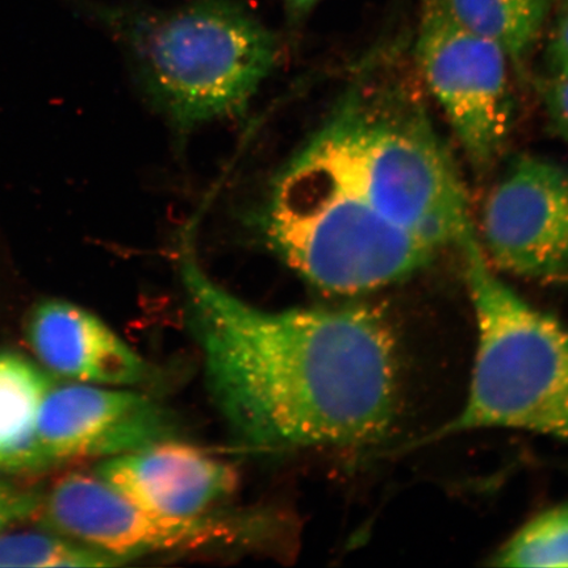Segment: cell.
<instances>
[{
	"mask_svg": "<svg viewBox=\"0 0 568 568\" xmlns=\"http://www.w3.org/2000/svg\"><path fill=\"white\" fill-rule=\"evenodd\" d=\"M181 251L190 329L215 406L266 450L361 447L393 430L402 365L388 317L366 304L267 311L213 282Z\"/></svg>",
	"mask_w": 568,
	"mask_h": 568,
	"instance_id": "obj_1",
	"label": "cell"
},
{
	"mask_svg": "<svg viewBox=\"0 0 568 568\" xmlns=\"http://www.w3.org/2000/svg\"><path fill=\"white\" fill-rule=\"evenodd\" d=\"M278 175L364 204L439 252L475 231L456 163L400 84L359 78Z\"/></svg>",
	"mask_w": 568,
	"mask_h": 568,
	"instance_id": "obj_2",
	"label": "cell"
},
{
	"mask_svg": "<svg viewBox=\"0 0 568 568\" xmlns=\"http://www.w3.org/2000/svg\"><path fill=\"white\" fill-rule=\"evenodd\" d=\"M148 102L178 133L240 116L280 65V36L234 0L103 6Z\"/></svg>",
	"mask_w": 568,
	"mask_h": 568,
	"instance_id": "obj_3",
	"label": "cell"
},
{
	"mask_svg": "<svg viewBox=\"0 0 568 568\" xmlns=\"http://www.w3.org/2000/svg\"><path fill=\"white\" fill-rule=\"evenodd\" d=\"M458 248L477 323V352L464 407L424 442L514 429L568 443L567 326L495 274L477 232Z\"/></svg>",
	"mask_w": 568,
	"mask_h": 568,
	"instance_id": "obj_4",
	"label": "cell"
},
{
	"mask_svg": "<svg viewBox=\"0 0 568 568\" xmlns=\"http://www.w3.org/2000/svg\"><path fill=\"white\" fill-rule=\"evenodd\" d=\"M268 244L315 287L361 295L410 278L437 248L372 209L275 176L265 205Z\"/></svg>",
	"mask_w": 568,
	"mask_h": 568,
	"instance_id": "obj_5",
	"label": "cell"
},
{
	"mask_svg": "<svg viewBox=\"0 0 568 568\" xmlns=\"http://www.w3.org/2000/svg\"><path fill=\"white\" fill-rule=\"evenodd\" d=\"M416 59L466 158L478 172H488L513 132L509 57L462 23L447 0H423Z\"/></svg>",
	"mask_w": 568,
	"mask_h": 568,
	"instance_id": "obj_6",
	"label": "cell"
},
{
	"mask_svg": "<svg viewBox=\"0 0 568 568\" xmlns=\"http://www.w3.org/2000/svg\"><path fill=\"white\" fill-rule=\"evenodd\" d=\"M38 515L45 527L124 564L151 554L225 546L251 537L236 517L162 516L134 506L97 475L73 473L55 483Z\"/></svg>",
	"mask_w": 568,
	"mask_h": 568,
	"instance_id": "obj_7",
	"label": "cell"
},
{
	"mask_svg": "<svg viewBox=\"0 0 568 568\" xmlns=\"http://www.w3.org/2000/svg\"><path fill=\"white\" fill-rule=\"evenodd\" d=\"M479 239L493 266L538 282H568V166L523 155L486 197Z\"/></svg>",
	"mask_w": 568,
	"mask_h": 568,
	"instance_id": "obj_8",
	"label": "cell"
},
{
	"mask_svg": "<svg viewBox=\"0 0 568 568\" xmlns=\"http://www.w3.org/2000/svg\"><path fill=\"white\" fill-rule=\"evenodd\" d=\"M176 430L170 412L136 390L53 381L41 402L36 443L44 468L116 457L173 439Z\"/></svg>",
	"mask_w": 568,
	"mask_h": 568,
	"instance_id": "obj_9",
	"label": "cell"
},
{
	"mask_svg": "<svg viewBox=\"0 0 568 568\" xmlns=\"http://www.w3.org/2000/svg\"><path fill=\"white\" fill-rule=\"evenodd\" d=\"M94 474L134 506L181 518L207 515L239 486L230 464L174 438L105 458Z\"/></svg>",
	"mask_w": 568,
	"mask_h": 568,
	"instance_id": "obj_10",
	"label": "cell"
},
{
	"mask_svg": "<svg viewBox=\"0 0 568 568\" xmlns=\"http://www.w3.org/2000/svg\"><path fill=\"white\" fill-rule=\"evenodd\" d=\"M26 335L40 364L71 382L126 388L148 382L152 373L101 318L67 301L36 305Z\"/></svg>",
	"mask_w": 568,
	"mask_h": 568,
	"instance_id": "obj_11",
	"label": "cell"
},
{
	"mask_svg": "<svg viewBox=\"0 0 568 568\" xmlns=\"http://www.w3.org/2000/svg\"><path fill=\"white\" fill-rule=\"evenodd\" d=\"M51 375L17 353H0V471L42 468L36 426Z\"/></svg>",
	"mask_w": 568,
	"mask_h": 568,
	"instance_id": "obj_12",
	"label": "cell"
},
{
	"mask_svg": "<svg viewBox=\"0 0 568 568\" xmlns=\"http://www.w3.org/2000/svg\"><path fill=\"white\" fill-rule=\"evenodd\" d=\"M462 23L499 45L513 65L528 59L548 19L551 0H447Z\"/></svg>",
	"mask_w": 568,
	"mask_h": 568,
	"instance_id": "obj_13",
	"label": "cell"
},
{
	"mask_svg": "<svg viewBox=\"0 0 568 568\" xmlns=\"http://www.w3.org/2000/svg\"><path fill=\"white\" fill-rule=\"evenodd\" d=\"M493 558L497 567H568V503L531 518Z\"/></svg>",
	"mask_w": 568,
	"mask_h": 568,
	"instance_id": "obj_14",
	"label": "cell"
},
{
	"mask_svg": "<svg viewBox=\"0 0 568 568\" xmlns=\"http://www.w3.org/2000/svg\"><path fill=\"white\" fill-rule=\"evenodd\" d=\"M106 554L57 532H0V567H112Z\"/></svg>",
	"mask_w": 568,
	"mask_h": 568,
	"instance_id": "obj_15",
	"label": "cell"
},
{
	"mask_svg": "<svg viewBox=\"0 0 568 568\" xmlns=\"http://www.w3.org/2000/svg\"><path fill=\"white\" fill-rule=\"evenodd\" d=\"M42 497L32 489L0 480V532L38 515Z\"/></svg>",
	"mask_w": 568,
	"mask_h": 568,
	"instance_id": "obj_16",
	"label": "cell"
},
{
	"mask_svg": "<svg viewBox=\"0 0 568 568\" xmlns=\"http://www.w3.org/2000/svg\"><path fill=\"white\" fill-rule=\"evenodd\" d=\"M544 98L552 123L568 139V74H550Z\"/></svg>",
	"mask_w": 568,
	"mask_h": 568,
	"instance_id": "obj_17",
	"label": "cell"
},
{
	"mask_svg": "<svg viewBox=\"0 0 568 568\" xmlns=\"http://www.w3.org/2000/svg\"><path fill=\"white\" fill-rule=\"evenodd\" d=\"M548 62L550 74H568V3H564L562 13L554 27Z\"/></svg>",
	"mask_w": 568,
	"mask_h": 568,
	"instance_id": "obj_18",
	"label": "cell"
},
{
	"mask_svg": "<svg viewBox=\"0 0 568 568\" xmlns=\"http://www.w3.org/2000/svg\"><path fill=\"white\" fill-rule=\"evenodd\" d=\"M318 2L320 0H284V9H286L290 23L301 24Z\"/></svg>",
	"mask_w": 568,
	"mask_h": 568,
	"instance_id": "obj_19",
	"label": "cell"
},
{
	"mask_svg": "<svg viewBox=\"0 0 568 568\" xmlns=\"http://www.w3.org/2000/svg\"><path fill=\"white\" fill-rule=\"evenodd\" d=\"M564 3H568V0H562Z\"/></svg>",
	"mask_w": 568,
	"mask_h": 568,
	"instance_id": "obj_20",
	"label": "cell"
}]
</instances>
